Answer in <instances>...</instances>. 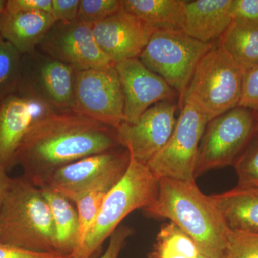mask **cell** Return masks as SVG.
<instances>
[{"instance_id": "1", "label": "cell", "mask_w": 258, "mask_h": 258, "mask_svg": "<svg viewBox=\"0 0 258 258\" xmlns=\"http://www.w3.org/2000/svg\"><path fill=\"white\" fill-rule=\"evenodd\" d=\"M118 146L112 127L74 112L51 113L32 125L19 147L16 164L35 185L62 166Z\"/></svg>"}, {"instance_id": "2", "label": "cell", "mask_w": 258, "mask_h": 258, "mask_svg": "<svg viewBox=\"0 0 258 258\" xmlns=\"http://www.w3.org/2000/svg\"><path fill=\"white\" fill-rule=\"evenodd\" d=\"M158 183L157 197L144 212L175 224L192 239L200 254L222 258L230 230L210 197L195 181L160 178Z\"/></svg>"}, {"instance_id": "3", "label": "cell", "mask_w": 258, "mask_h": 258, "mask_svg": "<svg viewBox=\"0 0 258 258\" xmlns=\"http://www.w3.org/2000/svg\"><path fill=\"white\" fill-rule=\"evenodd\" d=\"M0 243L35 252H56L50 206L40 188L25 176L12 178L0 208Z\"/></svg>"}, {"instance_id": "4", "label": "cell", "mask_w": 258, "mask_h": 258, "mask_svg": "<svg viewBox=\"0 0 258 258\" xmlns=\"http://www.w3.org/2000/svg\"><path fill=\"white\" fill-rule=\"evenodd\" d=\"M158 190L157 178L147 165L130 154L126 171L107 194L82 248L69 258L92 257L129 214L138 209L143 210L154 202Z\"/></svg>"}, {"instance_id": "5", "label": "cell", "mask_w": 258, "mask_h": 258, "mask_svg": "<svg viewBox=\"0 0 258 258\" xmlns=\"http://www.w3.org/2000/svg\"><path fill=\"white\" fill-rule=\"evenodd\" d=\"M220 45H214L199 62L182 101L192 103L209 121L240 106L244 76Z\"/></svg>"}, {"instance_id": "6", "label": "cell", "mask_w": 258, "mask_h": 258, "mask_svg": "<svg viewBox=\"0 0 258 258\" xmlns=\"http://www.w3.org/2000/svg\"><path fill=\"white\" fill-rule=\"evenodd\" d=\"M212 46V42L199 41L182 30L159 29L139 60L162 78L182 100L197 66Z\"/></svg>"}, {"instance_id": "7", "label": "cell", "mask_w": 258, "mask_h": 258, "mask_svg": "<svg viewBox=\"0 0 258 258\" xmlns=\"http://www.w3.org/2000/svg\"><path fill=\"white\" fill-rule=\"evenodd\" d=\"M238 106L209 121L199 147L195 176L234 165L255 135V112Z\"/></svg>"}, {"instance_id": "8", "label": "cell", "mask_w": 258, "mask_h": 258, "mask_svg": "<svg viewBox=\"0 0 258 258\" xmlns=\"http://www.w3.org/2000/svg\"><path fill=\"white\" fill-rule=\"evenodd\" d=\"M77 70L42 53L23 55L17 91L34 98L54 113L73 112Z\"/></svg>"}, {"instance_id": "9", "label": "cell", "mask_w": 258, "mask_h": 258, "mask_svg": "<svg viewBox=\"0 0 258 258\" xmlns=\"http://www.w3.org/2000/svg\"><path fill=\"white\" fill-rule=\"evenodd\" d=\"M208 123L192 103L183 102L170 139L147 164L157 179L195 181L199 147Z\"/></svg>"}, {"instance_id": "10", "label": "cell", "mask_w": 258, "mask_h": 258, "mask_svg": "<svg viewBox=\"0 0 258 258\" xmlns=\"http://www.w3.org/2000/svg\"><path fill=\"white\" fill-rule=\"evenodd\" d=\"M73 112L115 129L124 123V96L115 64L77 70Z\"/></svg>"}, {"instance_id": "11", "label": "cell", "mask_w": 258, "mask_h": 258, "mask_svg": "<svg viewBox=\"0 0 258 258\" xmlns=\"http://www.w3.org/2000/svg\"><path fill=\"white\" fill-rule=\"evenodd\" d=\"M37 50L78 71L102 69L115 64L98 46L93 25L77 20L56 22Z\"/></svg>"}, {"instance_id": "12", "label": "cell", "mask_w": 258, "mask_h": 258, "mask_svg": "<svg viewBox=\"0 0 258 258\" xmlns=\"http://www.w3.org/2000/svg\"><path fill=\"white\" fill-rule=\"evenodd\" d=\"M129 161L130 153L125 148L93 154L57 169L35 186H48L74 203L86 190L107 176L126 170Z\"/></svg>"}, {"instance_id": "13", "label": "cell", "mask_w": 258, "mask_h": 258, "mask_svg": "<svg viewBox=\"0 0 258 258\" xmlns=\"http://www.w3.org/2000/svg\"><path fill=\"white\" fill-rule=\"evenodd\" d=\"M176 110L177 106L171 101L159 102L144 112L137 123L124 122L115 129L118 144L147 165L172 135L177 122Z\"/></svg>"}, {"instance_id": "14", "label": "cell", "mask_w": 258, "mask_h": 258, "mask_svg": "<svg viewBox=\"0 0 258 258\" xmlns=\"http://www.w3.org/2000/svg\"><path fill=\"white\" fill-rule=\"evenodd\" d=\"M159 29L122 9L93 25L98 46L113 64L139 58Z\"/></svg>"}, {"instance_id": "15", "label": "cell", "mask_w": 258, "mask_h": 258, "mask_svg": "<svg viewBox=\"0 0 258 258\" xmlns=\"http://www.w3.org/2000/svg\"><path fill=\"white\" fill-rule=\"evenodd\" d=\"M115 67L124 96L125 123H137L150 107L159 102L171 101L175 97L173 88L139 58L118 62Z\"/></svg>"}, {"instance_id": "16", "label": "cell", "mask_w": 258, "mask_h": 258, "mask_svg": "<svg viewBox=\"0 0 258 258\" xmlns=\"http://www.w3.org/2000/svg\"><path fill=\"white\" fill-rule=\"evenodd\" d=\"M51 113L40 101L18 91L0 99V165L8 171L16 165L17 152L29 130Z\"/></svg>"}, {"instance_id": "17", "label": "cell", "mask_w": 258, "mask_h": 258, "mask_svg": "<svg viewBox=\"0 0 258 258\" xmlns=\"http://www.w3.org/2000/svg\"><path fill=\"white\" fill-rule=\"evenodd\" d=\"M232 0L185 1L182 30L203 42L220 39L232 23Z\"/></svg>"}, {"instance_id": "18", "label": "cell", "mask_w": 258, "mask_h": 258, "mask_svg": "<svg viewBox=\"0 0 258 258\" xmlns=\"http://www.w3.org/2000/svg\"><path fill=\"white\" fill-rule=\"evenodd\" d=\"M56 23L50 13L8 12L0 14V35L21 55L35 50Z\"/></svg>"}, {"instance_id": "19", "label": "cell", "mask_w": 258, "mask_h": 258, "mask_svg": "<svg viewBox=\"0 0 258 258\" xmlns=\"http://www.w3.org/2000/svg\"><path fill=\"white\" fill-rule=\"evenodd\" d=\"M229 230L258 235V188H240L210 195Z\"/></svg>"}, {"instance_id": "20", "label": "cell", "mask_w": 258, "mask_h": 258, "mask_svg": "<svg viewBox=\"0 0 258 258\" xmlns=\"http://www.w3.org/2000/svg\"><path fill=\"white\" fill-rule=\"evenodd\" d=\"M52 212L55 231V251L71 256L76 248L79 235V216L72 203L47 186H38Z\"/></svg>"}, {"instance_id": "21", "label": "cell", "mask_w": 258, "mask_h": 258, "mask_svg": "<svg viewBox=\"0 0 258 258\" xmlns=\"http://www.w3.org/2000/svg\"><path fill=\"white\" fill-rule=\"evenodd\" d=\"M219 45L244 71L258 66V22L232 20Z\"/></svg>"}, {"instance_id": "22", "label": "cell", "mask_w": 258, "mask_h": 258, "mask_svg": "<svg viewBox=\"0 0 258 258\" xmlns=\"http://www.w3.org/2000/svg\"><path fill=\"white\" fill-rule=\"evenodd\" d=\"M123 10L157 29H182L183 0H122Z\"/></svg>"}, {"instance_id": "23", "label": "cell", "mask_w": 258, "mask_h": 258, "mask_svg": "<svg viewBox=\"0 0 258 258\" xmlns=\"http://www.w3.org/2000/svg\"><path fill=\"white\" fill-rule=\"evenodd\" d=\"M125 171H116L107 176L86 190L74 202L79 216V235L76 248L69 257L76 255L82 248L88 232L99 213L107 194L121 179Z\"/></svg>"}, {"instance_id": "24", "label": "cell", "mask_w": 258, "mask_h": 258, "mask_svg": "<svg viewBox=\"0 0 258 258\" xmlns=\"http://www.w3.org/2000/svg\"><path fill=\"white\" fill-rule=\"evenodd\" d=\"M200 254L192 239L170 222L161 226L148 258H198Z\"/></svg>"}, {"instance_id": "25", "label": "cell", "mask_w": 258, "mask_h": 258, "mask_svg": "<svg viewBox=\"0 0 258 258\" xmlns=\"http://www.w3.org/2000/svg\"><path fill=\"white\" fill-rule=\"evenodd\" d=\"M23 55L0 35V99L16 92Z\"/></svg>"}, {"instance_id": "26", "label": "cell", "mask_w": 258, "mask_h": 258, "mask_svg": "<svg viewBox=\"0 0 258 258\" xmlns=\"http://www.w3.org/2000/svg\"><path fill=\"white\" fill-rule=\"evenodd\" d=\"M233 166L238 179L237 187L258 188V138L249 142Z\"/></svg>"}, {"instance_id": "27", "label": "cell", "mask_w": 258, "mask_h": 258, "mask_svg": "<svg viewBox=\"0 0 258 258\" xmlns=\"http://www.w3.org/2000/svg\"><path fill=\"white\" fill-rule=\"evenodd\" d=\"M122 9V0H80L76 20L81 23L94 25Z\"/></svg>"}, {"instance_id": "28", "label": "cell", "mask_w": 258, "mask_h": 258, "mask_svg": "<svg viewBox=\"0 0 258 258\" xmlns=\"http://www.w3.org/2000/svg\"><path fill=\"white\" fill-rule=\"evenodd\" d=\"M222 258H258V235L230 230Z\"/></svg>"}, {"instance_id": "29", "label": "cell", "mask_w": 258, "mask_h": 258, "mask_svg": "<svg viewBox=\"0 0 258 258\" xmlns=\"http://www.w3.org/2000/svg\"><path fill=\"white\" fill-rule=\"evenodd\" d=\"M240 107L258 111V66L244 72Z\"/></svg>"}, {"instance_id": "30", "label": "cell", "mask_w": 258, "mask_h": 258, "mask_svg": "<svg viewBox=\"0 0 258 258\" xmlns=\"http://www.w3.org/2000/svg\"><path fill=\"white\" fill-rule=\"evenodd\" d=\"M80 0H52L51 15L56 22H72L76 20L79 13Z\"/></svg>"}, {"instance_id": "31", "label": "cell", "mask_w": 258, "mask_h": 258, "mask_svg": "<svg viewBox=\"0 0 258 258\" xmlns=\"http://www.w3.org/2000/svg\"><path fill=\"white\" fill-rule=\"evenodd\" d=\"M5 10L8 12L52 13V0H7Z\"/></svg>"}, {"instance_id": "32", "label": "cell", "mask_w": 258, "mask_h": 258, "mask_svg": "<svg viewBox=\"0 0 258 258\" xmlns=\"http://www.w3.org/2000/svg\"><path fill=\"white\" fill-rule=\"evenodd\" d=\"M56 252H35L15 246L0 243V258H64Z\"/></svg>"}, {"instance_id": "33", "label": "cell", "mask_w": 258, "mask_h": 258, "mask_svg": "<svg viewBox=\"0 0 258 258\" xmlns=\"http://www.w3.org/2000/svg\"><path fill=\"white\" fill-rule=\"evenodd\" d=\"M133 234V230L127 226H120L110 237L106 252L101 258H118L125 242Z\"/></svg>"}, {"instance_id": "34", "label": "cell", "mask_w": 258, "mask_h": 258, "mask_svg": "<svg viewBox=\"0 0 258 258\" xmlns=\"http://www.w3.org/2000/svg\"><path fill=\"white\" fill-rule=\"evenodd\" d=\"M231 15L233 20L258 22V0H232Z\"/></svg>"}, {"instance_id": "35", "label": "cell", "mask_w": 258, "mask_h": 258, "mask_svg": "<svg viewBox=\"0 0 258 258\" xmlns=\"http://www.w3.org/2000/svg\"><path fill=\"white\" fill-rule=\"evenodd\" d=\"M11 180L12 178L8 176V171L0 165V208L9 190Z\"/></svg>"}, {"instance_id": "36", "label": "cell", "mask_w": 258, "mask_h": 258, "mask_svg": "<svg viewBox=\"0 0 258 258\" xmlns=\"http://www.w3.org/2000/svg\"><path fill=\"white\" fill-rule=\"evenodd\" d=\"M7 0H0V14L3 13L5 8V5H6Z\"/></svg>"}, {"instance_id": "37", "label": "cell", "mask_w": 258, "mask_h": 258, "mask_svg": "<svg viewBox=\"0 0 258 258\" xmlns=\"http://www.w3.org/2000/svg\"><path fill=\"white\" fill-rule=\"evenodd\" d=\"M255 119H256L255 132H256V134H258V111L255 112Z\"/></svg>"}, {"instance_id": "38", "label": "cell", "mask_w": 258, "mask_h": 258, "mask_svg": "<svg viewBox=\"0 0 258 258\" xmlns=\"http://www.w3.org/2000/svg\"><path fill=\"white\" fill-rule=\"evenodd\" d=\"M198 258H210V257H206V256H204V255H203V254H200V255H199Z\"/></svg>"}, {"instance_id": "39", "label": "cell", "mask_w": 258, "mask_h": 258, "mask_svg": "<svg viewBox=\"0 0 258 258\" xmlns=\"http://www.w3.org/2000/svg\"><path fill=\"white\" fill-rule=\"evenodd\" d=\"M64 258H69V256H67V257H64Z\"/></svg>"}]
</instances>
